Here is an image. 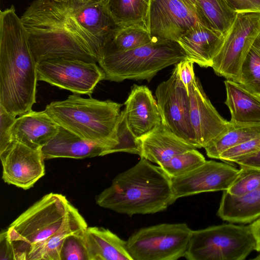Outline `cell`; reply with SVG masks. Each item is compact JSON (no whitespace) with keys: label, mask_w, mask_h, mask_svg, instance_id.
Listing matches in <instances>:
<instances>
[{"label":"cell","mask_w":260,"mask_h":260,"mask_svg":"<svg viewBox=\"0 0 260 260\" xmlns=\"http://www.w3.org/2000/svg\"><path fill=\"white\" fill-rule=\"evenodd\" d=\"M21 19L37 63L57 58L98 62L97 47L73 17L68 2L35 0Z\"/></svg>","instance_id":"cell-1"},{"label":"cell","mask_w":260,"mask_h":260,"mask_svg":"<svg viewBox=\"0 0 260 260\" xmlns=\"http://www.w3.org/2000/svg\"><path fill=\"white\" fill-rule=\"evenodd\" d=\"M37 63L13 5L0 13V105L22 115L36 103Z\"/></svg>","instance_id":"cell-2"},{"label":"cell","mask_w":260,"mask_h":260,"mask_svg":"<svg viewBox=\"0 0 260 260\" xmlns=\"http://www.w3.org/2000/svg\"><path fill=\"white\" fill-rule=\"evenodd\" d=\"M95 201L101 207L128 216L161 212L175 202L171 178L143 157L116 175Z\"/></svg>","instance_id":"cell-3"},{"label":"cell","mask_w":260,"mask_h":260,"mask_svg":"<svg viewBox=\"0 0 260 260\" xmlns=\"http://www.w3.org/2000/svg\"><path fill=\"white\" fill-rule=\"evenodd\" d=\"M72 204L66 196L45 194L7 229L15 260H42L48 242L67 222Z\"/></svg>","instance_id":"cell-4"},{"label":"cell","mask_w":260,"mask_h":260,"mask_svg":"<svg viewBox=\"0 0 260 260\" xmlns=\"http://www.w3.org/2000/svg\"><path fill=\"white\" fill-rule=\"evenodd\" d=\"M122 106L110 100L85 99L74 94L65 100L51 102L44 111L60 126L106 147V155L117 144L115 128Z\"/></svg>","instance_id":"cell-5"},{"label":"cell","mask_w":260,"mask_h":260,"mask_svg":"<svg viewBox=\"0 0 260 260\" xmlns=\"http://www.w3.org/2000/svg\"><path fill=\"white\" fill-rule=\"evenodd\" d=\"M186 58L177 42L154 37L149 43L121 53L104 54L98 62L105 79L150 81L159 71Z\"/></svg>","instance_id":"cell-6"},{"label":"cell","mask_w":260,"mask_h":260,"mask_svg":"<svg viewBox=\"0 0 260 260\" xmlns=\"http://www.w3.org/2000/svg\"><path fill=\"white\" fill-rule=\"evenodd\" d=\"M249 225L233 223L193 231L184 255L188 260H243L255 250Z\"/></svg>","instance_id":"cell-7"},{"label":"cell","mask_w":260,"mask_h":260,"mask_svg":"<svg viewBox=\"0 0 260 260\" xmlns=\"http://www.w3.org/2000/svg\"><path fill=\"white\" fill-rule=\"evenodd\" d=\"M192 230L185 223L141 228L126 241L133 260H176L184 257Z\"/></svg>","instance_id":"cell-8"},{"label":"cell","mask_w":260,"mask_h":260,"mask_svg":"<svg viewBox=\"0 0 260 260\" xmlns=\"http://www.w3.org/2000/svg\"><path fill=\"white\" fill-rule=\"evenodd\" d=\"M260 32V13H237L211 68L218 76L238 82L243 62Z\"/></svg>","instance_id":"cell-9"},{"label":"cell","mask_w":260,"mask_h":260,"mask_svg":"<svg viewBox=\"0 0 260 260\" xmlns=\"http://www.w3.org/2000/svg\"><path fill=\"white\" fill-rule=\"evenodd\" d=\"M38 80L43 81L75 94L90 95L97 84L105 79L103 70L95 62L57 58L37 64Z\"/></svg>","instance_id":"cell-10"},{"label":"cell","mask_w":260,"mask_h":260,"mask_svg":"<svg viewBox=\"0 0 260 260\" xmlns=\"http://www.w3.org/2000/svg\"><path fill=\"white\" fill-rule=\"evenodd\" d=\"M155 94L161 123L196 149L198 145L190 119L189 93L176 66L170 78L157 87Z\"/></svg>","instance_id":"cell-11"},{"label":"cell","mask_w":260,"mask_h":260,"mask_svg":"<svg viewBox=\"0 0 260 260\" xmlns=\"http://www.w3.org/2000/svg\"><path fill=\"white\" fill-rule=\"evenodd\" d=\"M200 24L212 27L187 0H151L148 28L153 37L178 42L191 28Z\"/></svg>","instance_id":"cell-12"},{"label":"cell","mask_w":260,"mask_h":260,"mask_svg":"<svg viewBox=\"0 0 260 260\" xmlns=\"http://www.w3.org/2000/svg\"><path fill=\"white\" fill-rule=\"evenodd\" d=\"M238 169L228 162L206 160L183 175L171 178L175 202L179 198L202 192L227 190L238 176Z\"/></svg>","instance_id":"cell-13"},{"label":"cell","mask_w":260,"mask_h":260,"mask_svg":"<svg viewBox=\"0 0 260 260\" xmlns=\"http://www.w3.org/2000/svg\"><path fill=\"white\" fill-rule=\"evenodd\" d=\"M4 181L24 190L31 188L45 174L42 149L13 142L0 153Z\"/></svg>","instance_id":"cell-14"},{"label":"cell","mask_w":260,"mask_h":260,"mask_svg":"<svg viewBox=\"0 0 260 260\" xmlns=\"http://www.w3.org/2000/svg\"><path fill=\"white\" fill-rule=\"evenodd\" d=\"M189 96L190 122L198 148H205L226 132L231 124L218 113L196 77L189 87Z\"/></svg>","instance_id":"cell-15"},{"label":"cell","mask_w":260,"mask_h":260,"mask_svg":"<svg viewBox=\"0 0 260 260\" xmlns=\"http://www.w3.org/2000/svg\"><path fill=\"white\" fill-rule=\"evenodd\" d=\"M68 2L73 17L94 42L99 59L104 46L118 26L107 12L102 0Z\"/></svg>","instance_id":"cell-16"},{"label":"cell","mask_w":260,"mask_h":260,"mask_svg":"<svg viewBox=\"0 0 260 260\" xmlns=\"http://www.w3.org/2000/svg\"><path fill=\"white\" fill-rule=\"evenodd\" d=\"M124 104L128 124L137 138L161 123L157 102L147 86L134 85Z\"/></svg>","instance_id":"cell-17"},{"label":"cell","mask_w":260,"mask_h":260,"mask_svg":"<svg viewBox=\"0 0 260 260\" xmlns=\"http://www.w3.org/2000/svg\"><path fill=\"white\" fill-rule=\"evenodd\" d=\"M224 34L210 26L200 24L191 28L177 42L186 59L201 67H211L223 43Z\"/></svg>","instance_id":"cell-18"},{"label":"cell","mask_w":260,"mask_h":260,"mask_svg":"<svg viewBox=\"0 0 260 260\" xmlns=\"http://www.w3.org/2000/svg\"><path fill=\"white\" fill-rule=\"evenodd\" d=\"M59 127L45 111L31 110L16 118L11 128V140L42 149L58 134Z\"/></svg>","instance_id":"cell-19"},{"label":"cell","mask_w":260,"mask_h":260,"mask_svg":"<svg viewBox=\"0 0 260 260\" xmlns=\"http://www.w3.org/2000/svg\"><path fill=\"white\" fill-rule=\"evenodd\" d=\"M140 157L161 166L175 155L196 148L178 137L161 123L148 133L139 138Z\"/></svg>","instance_id":"cell-20"},{"label":"cell","mask_w":260,"mask_h":260,"mask_svg":"<svg viewBox=\"0 0 260 260\" xmlns=\"http://www.w3.org/2000/svg\"><path fill=\"white\" fill-rule=\"evenodd\" d=\"M107 150L104 146L84 140L61 126L58 134L42 148L45 159L104 156Z\"/></svg>","instance_id":"cell-21"},{"label":"cell","mask_w":260,"mask_h":260,"mask_svg":"<svg viewBox=\"0 0 260 260\" xmlns=\"http://www.w3.org/2000/svg\"><path fill=\"white\" fill-rule=\"evenodd\" d=\"M225 104L230 114V123L236 125L260 124V96L239 83L226 79Z\"/></svg>","instance_id":"cell-22"},{"label":"cell","mask_w":260,"mask_h":260,"mask_svg":"<svg viewBox=\"0 0 260 260\" xmlns=\"http://www.w3.org/2000/svg\"><path fill=\"white\" fill-rule=\"evenodd\" d=\"M84 239L88 260H133L126 241L108 229L88 226Z\"/></svg>","instance_id":"cell-23"},{"label":"cell","mask_w":260,"mask_h":260,"mask_svg":"<svg viewBox=\"0 0 260 260\" xmlns=\"http://www.w3.org/2000/svg\"><path fill=\"white\" fill-rule=\"evenodd\" d=\"M217 215L231 223H250L260 217V186L240 197L223 191Z\"/></svg>","instance_id":"cell-24"},{"label":"cell","mask_w":260,"mask_h":260,"mask_svg":"<svg viewBox=\"0 0 260 260\" xmlns=\"http://www.w3.org/2000/svg\"><path fill=\"white\" fill-rule=\"evenodd\" d=\"M102 2L117 26H136L149 30L151 0H102Z\"/></svg>","instance_id":"cell-25"},{"label":"cell","mask_w":260,"mask_h":260,"mask_svg":"<svg viewBox=\"0 0 260 260\" xmlns=\"http://www.w3.org/2000/svg\"><path fill=\"white\" fill-rule=\"evenodd\" d=\"M153 38L148 29L142 27H117L103 48L99 58L104 54L133 50L149 43Z\"/></svg>","instance_id":"cell-26"},{"label":"cell","mask_w":260,"mask_h":260,"mask_svg":"<svg viewBox=\"0 0 260 260\" xmlns=\"http://www.w3.org/2000/svg\"><path fill=\"white\" fill-rule=\"evenodd\" d=\"M231 124L226 132L204 148L209 157L218 159L219 155L224 151L247 141L260 137V124Z\"/></svg>","instance_id":"cell-27"},{"label":"cell","mask_w":260,"mask_h":260,"mask_svg":"<svg viewBox=\"0 0 260 260\" xmlns=\"http://www.w3.org/2000/svg\"><path fill=\"white\" fill-rule=\"evenodd\" d=\"M198 9L211 26L224 34L236 15L225 0H196Z\"/></svg>","instance_id":"cell-28"},{"label":"cell","mask_w":260,"mask_h":260,"mask_svg":"<svg viewBox=\"0 0 260 260\" xmlns=\"http://www.w3.org/2000/svg\"><path fill=\"white\" fill-rule=\"evenodd\" d=\"M87 227L85 219L78 209L72 205L67 222L48 242L42 260H60V251L64 239L74 233L86 230Z\"/></svg>","instance_id":"cell-29"},{"label":"cell","mask_w":260,"mask_h":260,"mask_svg":"<svg viewBox=\"0 0 260 260\" xmlns=\"http://www.w3.org/2000/svg\"><path fill=\"white\" fill-rule=\"evenodd\" d=\"M238 83L260 96V32L243 62Z\"/></svg>","instance_id":"cell-30"},{"label":"cell","mask_w":260,"mask_h":260,"mask_svg":"<svg viewBox=\"0 0 260 260\" xmlns=\"http://www.w3.org/2000/svg\"><path fill=\"white\" fill-rule=\"evenodd\" d=\"M206 160L203 155L196 148H193L175 155L159 167L171 178L193 171L203 164Z\"/></svg>","instance_id":"cell-31"},{"label":"cell","mask_w":260,"mask_h":260,"mask_svg":"<svg viewBox=\"0 0 260 260\" xmlns=\"http://www.w3.org/2000/svg\"><path fill=\"white\" fill-rule=\"evenodd\" d=\"M115 135L117 144L112 149L110 154L116 152H126L140 155L141 144L140 141L129 127L124 110L120 112L116 126Z\"/></svg>","instance_id":"cell-32"},{"label":"cell","mask_w":260,"mask_h":260,"mask_svg":"<svg viewBox=\"0 0 260 260\" xmlns=\"http://www.w3.org/2000/svg\"><path fill=\"white\" fill-rule=\"evenodd\" d=\"M259 186L260 170L241 166L238 176L225 191L232 196L240 197L255 190Z\"/></svg>","instance_id":"cell-33"},{"label":"cell","mask_w":260,"mask_h":260,"mask_svg":"<svg viewBox=\"0 0 260 260\" xmlns=\"http://www.w3.org/2000/svg\"><path fill=\"white\" fill-rule=\"evenodd\" d=\"M85 231L74 233L64 239L60 251V260H88L84 239Z\"/></svg>","instance_id":"cell-34"},{"label":"cell","mask_w":260,"mask_h":260,"mask_svg":"<svg viewBox=\"0 0 260 260\" xmlns=\"http://www.w3.org/2000/svg\"><path fill=\"white\" fill-rule=\"evenodd\" d=\"M259 151L260 137L247 141L224 151L219 155L218 159L228 163H236Z\"/></svg>","instance_id":"cell-35"},{"label":"cell","mask_w":260,"mask_h":260,"mask_svg":"<svg viewBox=\"0 0 260 260\" xmlns=\"http://www.w3.org/2000/svg\"><path fill=\"white\" fill-rule=\"evenodd\" d=\"M16 116L8 112L0 105V153L4 151L12 143L11 128Z\"/></svg>","instance_id":"cell-36"},{"label":"cell","mask_w":260,"mask_h":260,"mask_svg":"<svg viewBox=\"0 0 260 260\" xmlns=\"http://www.w3.org/2000/svg\"><path fill=\"white\" fill-rule=\"evenodd\" d=\"M194 62L185 59L175 64L180 80L189 93V87L196 76L193 70Z\"/></svg>","instance_id":"cell-37"},{"label":"cell","mask_w":260,"mask_h":260,"mask_svg":"<svg viewBox=\"0 0 260 260\" xmlns=\"http://www.w3.org/2000/svg\"><path fill=\"white\" fill-rule=\"evenodd\" d=\"M236 13L253 12L260 13V0H225Z\"/></svg>","instance_id":"cell-38"},{"label":"cell","mask_w":260,"mask_h":260,"mask_svg":"<svg viewBox=\"0 0 260 260\" xmlns=\"http://www.w3.org/2000/svg\"><path fill=\"white\" fill-rule=\"evenodd\" d=\"M0 259L15 260L14 250L8 238L7 229L2 230L0 234Z\"/></svg>","instance_id":"cell-39"},{"label":"cell","mask_w":260,"mask_h":260,"mask_svg":"<svg viewBox=\"0 0 260 260\" xmlns=\"http://www.w3.org/2000/svg\"><path fill=\"white\" fill-rule=\"evenodd\" d=\"M240 167H246L260 170V151L236 162Z\"/></svg>","instance_id":"cell-40"},{"label":"cell","mask_w":260,"mask_h":260,"mask_svg":"<svg viewBox=\"0 0 260 260\" xmlns=\"http://www.w3.org/2000/svg\"><path fill=\"white\" fill-rule=\"evenodd\" d=\"M249 226L256 240L255 250L260 252V217L251 222Z\"/></svg>","instance_id":"cell-41"},{"label":"cell","mask_w":260,"mask_h":260,"mask_svg":"<svg viewBox=\"0 0 260 260\" xmlns=\"http://www.w3.org/2000/svg\"><path fill=\"white\" fill-rule=\"evenodd\" d=\"M187 1H188L191 4H192L199 11L198 7H197V3H196V0H187Z\"/></svg>","instance_id":"cell-42"},{"label":"cell","mask_w":260,"mask_h":260,"mask_svg":"<svg viewBox=\"0 0 260 260\" xmlns=\"http://www.w3.org/2000/svg\"><path fill=\"white\" fill-rule=\"evenodd\" d=\"M253 259L260 260V252L259 254H258L255 257L253 258Z\"/></svg>","instance_id":"cell-43"},{"label":"cell","mask_w":260,"mask_h":260,"mask_svg":"<svg viewBox=\"0 0 260 260\" xmlns=\"http://www.w3.org/2000/svg\"><path fill=\"white\" fill-rule=\"evenodd\" d=\"M54 1H56V2H68L70 0H54Z\"/></svg>","instance_id":"cell-44"},{"label":"cell","mask_w":260,"mask_h":260,"mask_svg":"<svg viewBox=\"0 0 260 260\" xmlns=\"http://www.w3.org/2000/svg\"><path fill=\"white\" fill-rule=\"evenodd\" d=\"M80 1H83V2H87V1H91V0H80Z\"/></svg>","instance_id":"cell-45"}]
</instances>
